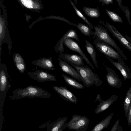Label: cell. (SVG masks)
Wrapping results in <instances>:
<instances>
[{
	"instance_id": "obj_6",
	"label": "cell",
	"mask_w": 131,
	"mask_h": 131,
	"mask_svg": "<svg viewBox=\"0 0 131 131\" xmlns=\"http://www.w3.org/2000/svg\"><path fill=\"white\" fill-rule=\"evenodd\" d=\"M95 29L94 35L100 40L109 44L112 47L120 54L122 58L126 60L127 58L116 43L111 38L108 33L106 29L103 26L98 25L94 26Z\"/></svg>"
},
{
	"instance_id": "obj_20",
	"label": "cell",
	"mask_w": 131,
	"mask_h": 131,
	"mask_svg": "<svg viewBox=\"0 0 131 131\" xmlns=\"http://www.w3.org/2000/svg\"><path fill=\"white\" fill-rule=\"evenodd\" d=\"M114 114V112L111 113L105 118L96 124L91 131H101L107 128L109 125Z\"/></svg>"
},
{
	"instance_id": "obj_3",
	"label": "cell",
	"mask_w": 131,
	"mask_h": 131,
	"mask_svg": "<svg viewBox=\"0 0 131 131\" xmlns=\"http://www.w3.org/2000/svg\"><path fill=\"white\" fill-rule=\"evenodd\" d=\"M11 86L10 78L5 64L0 62V129L3 127L4 106L5 98Z\"/></svg>"
},
{
	"instance_id": "obj_9",
	"label": "cell",
	"mask_w": 131,
	"mask_h": 131,
	"mask_svg": "<svg viewBox=\"0 0 131 131\" xmlns=\"http://www.w3.org/2000/svg\"><path fill=\"white\" fill-rule=\"evenodd\" d=\"M68 120V117L60 118L53 122L49 121L42 125L39 128L46 127L47 131H62L68 127V123H66Z\"/></svg>"
},
{
	"instance_id": "obj_25",
	"label": "cell",
	"mask_w": 131,
	"mask_h": 131,
	"mask_svg": "<svg viewBox=\"0 0 131 131\" xmlns=\"http://www.w3.org/2000/svg\"><path fill=\"white\" fill-rule=\"evenodd\" d=\"M76 27L85 35L91 37L92 35H94V32L91 29L88 25L84 24L78 23L77 24Z\"/></svg>"
},
{
	"instance_id": "obj_28",
	"label": "cell",
	"mask_w": 131,
	"mask_h": 131,
	"mask_svg": "<svg viewBox=\"0 0 131 131\" xmlns=\"http://www.w3.org/2000/svg\"><path fill=\"white\" fill-rule=\"evenodd\" d=\"M120 8L125 13V16L127 18V21L130 25H131L130 20V13L129 8L127 7L123 6L122 4V0H116Z\"/></svg>"
},
{
	"instance_id": "obj_10",
	"label": "cell",
	"mask_w": 131,
	"mask_h": 131,
	"mask_svg": "<svg viewBox=\"0 0 131 131\" xmlns=\"http://www.w3.org/2000/svg\"><path fill=\"white\" fill-rule=\"evenodd\" d=\"M28 75L30 78L38 82L57 81L54 75L42 70L37 69L34 72H29L28 73Z\"/></svg>"
},
{
	"instance_id": "obj_21",
	"label": "cell",
	"mask_w": 131,
	"mask_h": 131,
	"mask_svg": "<svg viewBox=\"0 0 131 131\" xmlns=\"http://www.w3.org/2000/svg\"><path fill=\"white\" fill-rule=\"evenodd\" d=\"M85 48L90 55L92 61L95 66L98 67L96 56V52L94 46L91 43L87 40H85Z\"/></svg>"
},
{
	"instance_id": "obj_13",
	"label": "cell",
	"mask_w": 131,
	"mask_h": 131,
	"mask_svg": "<svg viewBox=\"0 0 131 131\" xmlns=\"http://www.w3.org/2000/svg\"><path fill=\"white\" fill-rule=\"evenodd\" d=\"M107 73L106 78L108 85L111 86L119 89L122 84V82L118 75L111 68L105 65Z\"/></svg>"
},
{
	"instance_id": "obj_16",
	"label": "cell",
	"mask_w": 131,
	"mask_h": 131,
	"mask_svg": "<svg viewBox=\"0 0 131 131\" xmlns=\"http://www.w3.org/2000/svg\"><path fill=\"white\" fill-rule=\"evenodd\" d=\"M53 57H43L33 61L31 63L33 65L50 71H55L52 61Z\"/></svg>"
},
{
	"instance_id": "obj_35",
	"label": "cell",
	"mask_w": 131,
	"mask_h": 131,
	"mask_svg": "<svg viewBox=\"0 0 131 131\" xmlns=\"http://www.w3.org/2000/svg\"><path fill=\"white\" fill-rule=\"evenodd\" d=\"M74 2L76 4H77V0H74Z\"/></svg>"
},
{
	"instance_id": "obj_24",
	"label": "cell",
	"mask_w": 131,
	"mask_h": 131,
	"mask_svg": "<svg viewBox=\"0 0 131 131\" xmlns=\"http://www.w3.org/2000/svg\"><path fill=\"white\" fill-rule=\"evenodd\" d=\"M131 102V86L127 91L123 102V108L125 116L127 119L128 118V111Z\"/></svg>"
},
{
	"instance_id": "obj_30",
	"label": "cell",
	"mask_w": 131,
	"mask_h": 131,
	"mask_svg": "<svg viewBox=\"0 0 131 131\" xmlns=\"http://www.w3.org/2000/svg\"><path fill=\"white\" fill-rule=\"evenodd\" d=\"M119 124V119H118L112 128L111 131H123V128Z\"/></svg>"
},
{
	"instance_id": "obj_23",
	"label": "cell",
	"mask_w": 131,
	"mask_h": 131,
	"mask_svg": "<svg viewBox=\"0 0 131 131\" xmlns=\"http://www.w3.org/2000/svg\"><path fill=\"white\" fill-rule=\"evenodd\" d=\"M83 9L85 15L92 18H98L100 14L98 8H90L84 6Z\"/></svg>"
},
{
	"instance_id": "obj_18",
	"label": "cell",
	"mask_w": 131,
	"mask_h": 131,
	"mask_svg": "<svg viewBox=\"0 0 131 131\" xmlns=\"http://www.w3.org/2000/svg\"><path fill=\"white\" fill-rule=\"evenodd\" d=\"M118 96L114 94L98 104L94 111L96 114H99L107 109L117 99Z\"/></svg>"
},
{
	"instance_id": "obj_11",
	"label": "cell",
	"mask_w": 131,
	"mask_h": 131,
	"mask_svg": "<svg viewBox=\"0 0 131 131\" xmlns=\"http://www.w3.org/2000/svg\"><path fill=\"white\" fill-rule=\"evenodd\" d=\"M100 24L103 25L108 29L113 36L125 47L131 51V43L124 37L113 25L108 22L99 21Z\"/></svg>"
},
{
	"instance_id": "obj_12",
	"label": "cell",
	"mask_w": 131,
	"mask_h": 131,
	"mask_svg": "<svg viewBox=\"0 0 131 131\" xmlns=\"http://www.w3.org/2000/svg\"><path fill=\"white\" fill-rule=\"evenodd\" d=\"M52 87L58 94L65 101L74 104L77 103L78 100L75 96L65 87L53 85Z\"/></svg>"
},
{
	"instance_id": "obj_29",
	"label": "cell",
	"mask_w": 131,
	"mask_h": 131,
	"mask_svg": "<svg viewBox=\"0 0 131 131\" xmlns=\"http://www.w3.org/2000/svg\"><path fill=\"white\" fill-rule=\"evenodd\" d=\"M23 5L28 8H32L33 7L34 3L32 0H20Z\"/></svg>"
},
{
	"instance_id": "obj_1",
	"label": "cell",
	"mask_w": 131,
	"mask_h": 131,
	"mask_svg": "<svg viewBox=\"0 0 131 131\" xmlns=\"http://www.w3.org/2000/svg\"><path fill=\"white\" fill-rule=\"evenodd\" d=\"M71 38L74 39L79 41L80 39L75 30L70 28L64 34L59 40L54 47L55 51L57 52H64L63 45L70 49L78 52L83 58L86 63L94 70L93 64L90 61L85 54L81 50L78 44Z\"/></svg>"
},
{
	"instance_id": "obj_8",
	"label": "cell",
	"mask_w": 131,
	"mask_h": 131,
	"mask_svg": "<svg viewBox=\"0 0 131 131\" xmlns=\"http://www.w3.org/2000/svg\"><path fill=\"white\" fill-rule=\"evenodd\" d=\"M6 43L8 46L9 54H10L12 48V41L7 25L5 22L1 18L0 21V60L2 51V45L3 43Z\"/></svg>"
},
{
	"instance_id": "obj_4",
	"label": "cell",
	"mask_w": 131,
	"mask_h": 131,
	"mask_svg": "<svg viewBox=\"0 0 131 131\" xmlns=\"http://www.w3.org/2000/svg\"><path fill=\"white\" fill-rule=\"evenodd\" d=\"M80 74L83 80V84L85 88H88L94 85L96 87L103 84L102 81L97 74L94 73L87 66H78L72 65Z\"/></svg>"
},
{
	"instance_id": "obj_22",
	"label": "cell",
	"mask_w": 131,
	"mask_h": 131,
	"mask_svg": "<svg viewBox=\"0 0 131 131\" xmlns=\"http://www.w3.org/2000/svg\"><path fill=\"white\" fill-rule=\"evenodd\" d=\"M61 75L65 82L70 86L76 89H82L84 88V85L77 81L74 79L62 73Z\"/></svg>"
},
{
	"instance_id": "obj_2",
	"label": "cell",
	"mask_w": 131,
	"mask_h": 131,
	"mask_svg": "<svg viewBox=\"0 0 131 131\" xmlns=\"http://www.w3.org/2000/svg\"><path fill=\"white\" fill-rule=\"evenodd\" d=\"M50 93L42 88L30 85L26 88H18L13 90L9 99L13 101L26 97L49 98Z\"/></svg>"
},
{
	"instance_id": "obj_27",
	"label": "cell",
	"mask_w": 131,
	"mask_h": 131,
	"mask_svg": "<svg viewBox=\"0 0 131 131\" xmlns=\"http://www.w3.org/2000/svg\"><path fill=\"white\" fill-rule=\"evenodd\" d=\"M105 10L109 17L113 21L118 23L123 22L121 17L117 13L106 9Z\"/></svg>"
},
{
	"instance_id": "obj_26",
	"label": "cell",
	"mask_w": 131,
	"mask_h": 131,
	"mask_svg": "<svg viewBox=\"0 0 131 131\" xmlns=\"http://www.w3.org/2000/svg\"><path fill=\"white\" fill-rule=\"evenodd\" d=\"M73 8L77 15L83 20L87 24V25L91 29L94 28V26L86 18L83 14L76 7L75 4L72 2L71 0H69Z\"/></svg>"
},
{
	"instance_id": "obj_5",
	"label": "cell",
	"mask_w": 131,
	"mask_h": 131,
	"mask_svg": "<svg viewBox=\"0 0 131 131\" xmlns=\"http://www.w3.org/2000/svg\"><path fill=\"white\" fill-rule=\"evenodd\" d=\"M93 42L98 50L107 57L125 63L120 54L114 48L109 44L100 40L95 35L93 38Z\"/></svg>"
},
{
	"instance_id": "obj_7",
	"label": "cell",
	"mask_w": 131,
	"mask_h": 131,
	"mask_svg": "<svg viewBox=\"0 0 131 131\" xmlns=\"http://www.w3.org/2000/svg\"><path fill=\"white\" fill-rule=\"evenodd\" d=\"M89 119L86 116L74 114L72 119L68 122L69 130L76 131H86L90 123Z\"/></svg>"
},
{
	"instance_id": "obj_34",
	"label": "cell",
	"mask_w": 131,
	"mask_h": 131,
	"mask_svg": "<svg viewBox=\"0 0 131 131\" xmlns=\"http://www.w3.org/2000/svg\"><path fill=\"white\" fill-rule=\"evenodd\" d=\"M125 37L131 43V38L128 36H126Z\"/></svg>"
},
{
	"instance_id": "obj_33",
	"label": "cell",
	"mask_w": 131,
	"mask_h": 131,
	"mask_svg": "<svg viewBox=\"0 0 131 131\" xmlns=\"http://www.w3.org/2000/svg\"><path fill=\"white\" fill-rule=\"evenodd\" d=\"M104 101V100L101 99L100 94H98L96 97L95 101L96 102L97 101H98L100 103Z\"/></svg>"
},
{
	"instance_id": "obj_32",
	"label": "cell",
	"mask_w": 131,
	"mask_h": 131,
	"mask_svg": "<svg viewBox=\"0 0 131 131\" xmlns=\"http://www.w3.org/2000/svg\"><path fill=\"white\" fill-rule=\"evenodd\" d=\"M127 120L128 125L129 126H131V102L129 109L128 118Z\"/></svg>"
},
{
	"instance_id": "obj_14",
	"label": "cell",
	"mask_w": 131,
	"mask_h": 131,
	"mask_svg": "<svg viewBox=\"0 0 131 131\" xmlns=\"http://www.w3.org/2000/svg\"><path fill=\"white\" fill-rule=\"evenodd\" d=\"M58 59L59 60V65L63 71L75 79L83 82V81L82 77L76 70L62 59L59 58Z\"/></svg>"
},
{
	"instance_id": "obj_19",
	"label": "cell",
	"mask_w": 131,
	"mask_h": 131,
	"mask_svg": "<svg viewBox=\"0 0 131 131\" xmlns=\"http://www.w3.org/2000/svg\"><path fill=\"white\" fill-rule=\"evenodd\" d=\"M14 63L20 72L23 74L26 70V65L25 61L21 55L19 53L16 52L13 54Z\"/></svg>"
},
{
	"instance_id": "obj_31",
	"label": "cell",
	"mask_w": 131,
	"mask_h": 131,
	"mask_svg": "<svg viewBox=\"0 0 131 131\" xmlns=\"http://www.w3.org/2000/svg\"><path fill=\"white\" fill-rule=\"evenodd\" d=\"M100 3H102V6L105 5H109L110 4L113 3V0H97Z\"/></svg>"
},
{
	"instance_id": "obj_17",
	"label": "cell",
	"mask_w": 131,
	"mask_h": 131,
	"mask_svg": "<svg viewBox=\"0 0 131 131\" xmlns=\"http://www.w3.org/2000/svg\"><path fill=\"white\" fill-rule=\"evenodd\" d=\"M106 57L119 71L123 77L124 80L131 79V73L129 68L126 66L125 63H121L118 61L116 62L113 60L111 58L108 57Z\"/></svg>"
},
{
	"instance_id": "obj_15",
	"label": "cell",
	"mask_w": 131,
	"mask_h": 131,
	"mask_svg": "<svg viewBox=\"0 0 131 131\" xmlns=\"http://www.w3.org/2000/svg\"><path fill=\"white\" fill-rule=\"evenodd\" d=\"M59 57L69 63L72 66H84L83 61V58L81 56L76 54H69L60 52Z\"/></svg>"
}]
</instances>
